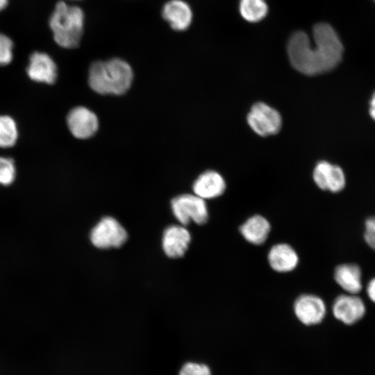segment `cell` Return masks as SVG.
<instances>
[{"instance_id": "obj_1", "label": "cell", "mask_w": 375, "mask_h": 375, "mask_svg": "<svg viewBox=\"0 0 375 375\" xmlns=\"http://www.w3.org/2000/svg\"><path fill=\"white\" fill-rule=\"evenodd\" d=\"M314 44L306 33L297 31L289 39L288 54L292 67L308 76L329 72L341 61L343 46L335 29L328 24H317L312 30Z\"/></svg>"}, {"instance_id": "obj_2", "label": "cell", "mask_w": 375, "mask_h": 375, "mask_svg": "<svg viewBox=\"0 0 375 375\" xmlns=\"http://www.w3.org/2000/svg\"><path fill=\"white\" fill-rule=\"evenodd\" d=\"M133 79L131 65L118 58L94 62L88 72L90 87L101 94H123L130 88Z\"/></svg>"}, {"instance_id": "obj_3", "label": "cell", "mask_w": 375, "mask_h": 375, "mask_svg": "<svg viewBox=\"0 0 375 375\" xmlns=\"http://www.w3.org/2000/svg\"><path fill=\"white\" fill-rule=\"evenodd\" d=\"M54 41L60 47L73 49L78 46L83 33L85 15L77 6L58 1L49 18Z\"/></svg>"}, {"instance_id": "obj_4", "label": "cell", "mask_w": 375, "mask_h": 375, "mask_svg": "<svg viewBox=\"0 0 375 375\" xmlns=\"http://www.w3.org/2000/svg\"><path fill=\"white\" fill-rule=\"evenodd\" d=\"M171 206L175 217L183 225H187L192 221L202 225L208 219L206 203L196 194L179 195L172 200Z\"/></svg>"}, {"instance_id": "obj_5", "label": "cell", "mask_w": 375, "mask_h": 375, "mask_svg": "<svg viewBox=\"0 0 375 375\" xmlns=\"http://www.w3.org/2000/svg\"><path fill=\"white\" fill-rule=\"evenodd\" d=\"M247 121L250 128L262 137L275 135L282 127L279 112L263 102H257L252 106Z\"/></svg>"}, {"instance_id": "obj_6", "label": "cell", "mask_w": 375, "mask_h": 375, "mask_svg": "<svg viewBox=\"0 0 375 375\" xmlns=\"http://www.w3.org/2000/svg\"><path fill=\"white\" fill-rule=\"evenodd\" d=\"M127 240L124 228L114 218H102L92 228L90 240L94 246L99 249L117 248Z\"/></svg>"}, {"instance_id": "obj_7", "label": "cell", "mask_w": 375, "mask_h": 375, "mask_svg": "<svg viewBox=\"0 0 375 375\" xmlns=\"http://www.w3.org/2000/svg\"><path fill=\"white\" fill-rule=\"evenodd\" d=\"M366 311L364 301L357 294L347 293L339 295L332 304L335 318L347 325H352L361 320Z\"/></svg>"}, {"instance_id": "obj_8", "label": "cell", "mask_w": 375, "mask_h": 375, "mask_svg": "<svg viewBox=\"0 0 375 375\" xmlns=\"http://www.w3.org/2000/svg\"><path fill=\"white\" fill-rule=\"evenodd\" d=\"M294 312L297 318L306 326L316 325L326 316V306L324 300L314 294L300 295L294 303Z\"/></svg>"}, {"instance_id": "obj_9", "label": "cell", "mask_w": 375, "mask_h": 375, "mask_svg": "<svg viewBox=\"0 0 375 375\" xmlns=\"http://www.w3.org/2000/svg\"><path fill=\"white\" fill-rule=\"evenodd\" d=\"M67 124L75 138L87 139L94 135L98 130L99 120L97 115L88 108L77 106L68 112Z\"/></svg>"}, {"instance_id": "obj_10", "label": "cell", "mask_w": 375, "mask_h": 375, "mask_svg": "<svg viewBox=\"0 0 375 375\" xmlns=\"http://www.w3.org/2000/svg\"><path fill=\"white\" fill-rule=\"evenodd\" d=\"M315 184L322 190L339 192L346 184L344 172L338 165H332L327 161L317 163L312 173Z\"/></svg>"}, {"instance_id": "obj_11", "label": "cell", "mask_w": 375, "mask_h": 375, "mask_svg": "<svg viewBox=\"0 0 375 375\" xmlns=\"http://www.w3.org/2000/svg\"><path fill=\"white\" fill-rule=\"evenodd\" d=\"M28 77L35 82L53 84L57 78V66L46 53L35 51L29 58L26 69Z\"/></svg>"}, {"instance_id": "obj_12", "label": "cell", "mask_w": 375, "mask_h": 375, "mask_svg": "<svg viewBox=\"0 0 375 375\" xmlns=\"http://www.w3.org/2000/svg\"><path fill=\"white\" fill-rule=\"evenodd\" d=\"M162 18L176 31L188 29L192 22V10L190 5L183 0H169L161 11Z\"/></svg>"}, {"instance_id": "obj_13", "label": "cell", "mask_w": 375, "mask_h": 375, "mask_svg": "<svg viewBox=\"0 0 375 375\" xmlns=\"http://www.w3.org/2000/svg\"><path fill=\"white\" fill-rule=\"evenodd\" d=\"M191 235L188 229L182 226H170L164 231L162 248L168 257L180 258L188 250Z\"/></svg>"}, {"instance_id": "obj_14", "label": "cell", "mask_w": 375, "mask_h": 375, "mask_svg": "<svg viewBox=\"0 0 375 375\" xmlns=\"http://www.w3.org/2000/svg\"><path fill=\"white\" fill-rule=\"evenodd\" d=\"M192 189L194 194L204 200L214 199L223 194L226 182L220 174L208 170L199 176L193 183Z\"/></svg>"}, {"instance_id": "obj_15", "label": "cell", "mask_w": 375, "mask_h": 375, "mask_svg": "<svg viewBox=\"0 0 375 375\" xmlns=\"http://www.w3.org/2000/svg\"><path fill=\"white\" fill-rule=\"evenodd\" d=\"M267 260L271 268L281 273L294 270L299 263L296 251L288 244H276L269 249Z\"/></svg>"}, {"instance_id": "obj_16", "label": "cell", "mask_w": 375, "mask_h": 375, "mask_svg": "<svg viewBox=\"0 0 375 375\" xmlns=\"http://www.w3.org/2000/svg\"><path fill=\"white\" fill-rule=\"evenodd\" d=\"M336 283L348 294H358L362 289V273L356 263L338 265L333 273Z\"/></svg>"}, {"instance_id": "obj_17", "label": "cell", "mask_w": 375, "mask_h": 375, "mask_svg": "<svg viewBox=\"0 0 375 375\" xmlns=\"http://www.w3.org/2000/svg\"><path fill=\"white\" fill-rule=\"evenodd\" d=\"M270 230L269 221L260 215L250 217L239 228L244 240L254 245L262 244L267 240Z\"/></svg>"}, {"instance_id": "obj_18", "label": "cell", "mask_w": 375, "mask_h": 375, "mask_svg": "<svg viewBox=\"0 0 375 375\" xmlns=\"http://www.w3.org/2000/svg\"><path fill=\"white\" fill-rule=\"evenodd\" d=\"M239 10L246 21L258 22L267 15L268 7L265 0H240Z\"/></svg>"}, {"instance_id": "obj_19", "label": "cell", "mask_w": 375, "mask_h": 375, "mask_svg": "<svg viewBox=\"0 0 375 375\" xmlns=\"http://www.w3.org/2000/svg\"><path fill=\"white\" fill-rule=\"evenodd\" d=\"M17 138L18 128L15 119L8 115H0V147H12Z\"/></svg>"}, {"instance_id": "obj_20", "label": "cell", "mask_w": 375, "mask_h": 375, "mask_svg": "<svg viewBox=\"0 0 375 375\" xmlns=\"http://www.w3.org/2000/svg\"><path fill=\"white\" fill-rule=\"evenodd\" d=\"M16 176V167L13 160L0 156V185L7 186L12 183Z\"/></svg>"}, {"instance_id": "obj_21", "label": "cell", "mask_w": 375, "mask_h": 375, "mask_svg": "<svg viewBox=\"0 0 375 375\" xmlns=\"http://www.w3.org/2000/svg\"><path fill=\"white\" fill-rule=\"evenodd\" d=\"M178 375H212V372L205 363L188 361L181 367Z\"/></svg>"}, {"instance_id": "obj_22", "label": "cell", "mask_w": 375, "mask_h": 375, "mask_svg": "<svg viewBox=\"0 0 375 375\" xmlns=\"http://www.w3.org/2000/svg\"><path fill=\"white\" fill-rule=\"evenodd\" d=\"M13 42L7 35L0 33V66L10 63L13 58Z\"/></svg>"}, {"instance_id": "obj_23", "label": "cell", "mask_w": 375, "mask_h": 375, "mask_svg": "<svg viewBox=\"0 0 375 375\" xmlns=\"http://www.w3.org/2000/svg\"><path fill=\"white\" fill-rule=\"evenodd\" d=\"M363 237L366 244L375 251V230L365 228Z\"/></svg>"}, {"instance_id": "obj_24", "label": "cell", "mask_w": 375, "mask_h": 375, "mask_svg": "<svg viewBox=\"0 0 375 375\" xmlns=\"http://www.w3.org/2000/svg\"><path fill=\"white\" fill-rule=\"evenodd\" d=\"M368 298L375 304V277L371 278L366 286Z\"/></svg>"}, {"instance_id": "obj_25", "label": "cell", "mask_w": 375, "mask_h": 375, "mask_svg": "<svg viewBox=\"0 0 375 375\" xmlns=\"http://www.w3.org/2000/svg\"><path fill=\"white\" fill-rule=\"evenodd\" d=\"M369 112L371 117L375 120V91L374 92L372 98L369 101Z\"/></svg>"}, {"instance_id": "obj_26", "label": "cell", "mask_w": 375, "mask_h": 375, "mask_svg": "<svg viewBox=\"0 0 375 375\" xmlns=\"http://www.w3.org/2000/svg\"><path fill=\"white\" fill-rule=\"evenodd\" d=\"M365 228L375 230V216H372L366 219Z\"/></svg>"}, {"instance_id": "obj_27", "label": "cell", "mask_w": 375, "mask_h": 375, "mask_svg": "<svg viewBox=\"0 0 375 375\" xmlns=\"http://www.w3.org/2000/svg\"><path fill=\"white\" fill-rule=\"evenodd\" d=\"M8 0H0V12L8 5Z\"/></svg>"}, {"instance_id": "obj_28", "label": "cell", "mask_w": 375, "mask_h": 375, "mask_svg": "<svg viewBox=\"0 0 375 375\" xmlns=\"http://www.w3.org/2000/svg\"><path fill=\"white\" fill-rule=\"evenodd\" d=\"M74 1H77V0H74Z\"/></svg>"}, {"instance_id": "obj_29", "label": "cell", "mask_w": 375, "mask_h": 375, "mask_svg": "<svg viewBox=\"0 0 375 375\" xmlns=\"http://www.w3.org/2000/svg\"><path fill=\"white\" fill-rule=\"evenodd\" d=\"M375 1V0H374Z\"/></svg>"}]
</instances>
